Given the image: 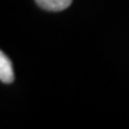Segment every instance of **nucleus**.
<instances>
[{"label": "nucleus", "mask_w": 129, "mask_h": 129, "mask_svg": "<svg viewBox=\"0 0 129 129\" xmlns=\"http://www.w3.org/2000/svg\"><path fill=\"white\" fill-rule=\"evenodd\" d=\"M0 80L3 83H12L15 80L12 62L2 50H0Z\"/></svg>", "instance_id": "1"}, {"label": "nucleus", "mask_w": 129, "mask_h": 129, "mask_svg": "<svg viewBox=\"0 0 129 129\" xmlns=\"http://www.w3.org/2000/svg\"><path fill=\"white\" fill-rule=\"evenodd\" d=\"M36 3L42 9L53 11V12H59L70 7L73 0H36Z\"/></svg>", "instance_id": "2"}]
</instances>
